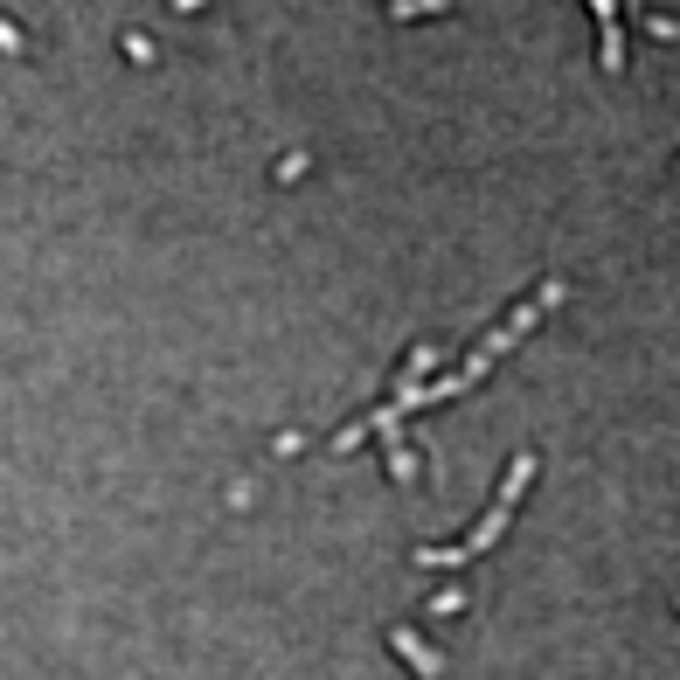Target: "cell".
Segmentation results:
<instances>
[{"mask_svg":"<svg viewBox=\"0 0 680 680\" xmlns=\"http://www.w3.org/2000/svg\"><path fill=\"white\" fill-rule=\"evenodd\" d=\"M396 653H403V659H417V667H423V674H438V659H431V653H423V646H410V632H396Z\"/></svg>","mask_w":680,"mask_h":680,"instance_id":"6da1fadb","label":"cell"}]
</instances>
